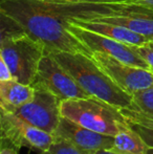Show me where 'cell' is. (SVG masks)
I'll return each mask as SVG.
<instances>
[{
	"mask_svg": "<svg viewBox=\"0 0 153 154\" xmlns=\"http://www.w3.org/2000/svg\"><path fill=\"white\" fill-rule=\"evenodd\" d=\"M0 13L18 23L27 35L44 45L45 51L81 53L89 49L68 31V24L49 12L39 0H1Z\"/></svg>",
	"mask_w": 153,
	"mask_h": 154,
	"instance_id": "obj_1",
	"label": "cell"
},
{
	"mask_svg": "<svg viewBox=\"0 0 153 154\" xmlns=\"http://www.w3.org/2000/svg\"><path fill=\"white\" fill-rule=\"evenodd\" d=\"M91 97L118 108L132 107V95L125 92L101 69L91 57L81 53H50Z\"/></svg>",
	"mask_w": 153,
	"mask_h": 154,
	"instance_id": "obj_2",
	"label": "cell"
},
{
	"mask_svg": "<svg viewBox=\"0 0 153 154\" xmlns=\"http://www.w3.org/2000/svg\"><path fill=\"white\" fill-rule=\"evenodd\" d=\"M61 114L88 129L111 136L127 124L120 108L94 97L62 101Z\"/></svg>",
	"mask_w": 153,
	"mask_h": 154,
	"instance_id": "obj_3",
	"label": "cell"
},
{
	"mask_svg": "<svg viewBox=\"0 0 153 154\" xmlns=\"http://www.w3.org/2000/svg\"><path fill=\"white\" fill-rule=\"evenodd\" d=\"M45 47L25 32L1 37L0 59L6 63L13 79L32 85L37 75Z\"/></svg>",
	"mask_w": 153,
	"mask_h": 154,
	"instance_id": "obj_4",
	"label": "cell"
},
{
	"mask_svg": "<svg viewBox=\"0 0 153 154\" xmlns=\"http://www.w3.org/2000/svg\"><path fill=\"white\" fill-rule=\"evenodd\" d=\"M0 140L3 146H12L19 150L25 147L38 154H46L55 136L0 107Z\"/></svg>",
	"mask_w": 153,
	"mask_h": 154,
	"instance_id": "obj_5",
	"label": "cell"
},
{
	"mask_svg": "<svg viewBox=\"0 0 153 154\" xmlns=\"http://www.w3.org/2000/svg\"><path fill=\"white\" fill-rule=\"evenodd\" d=\"M32 86L35 88L34 99L21 107L8 110L16 113L39 129L54 134L62 118V101L42 85L33 84Z\"/></svg>",
	"mask_w": 153,
	"mask_h": 154,
	"instance_id": "obj_6",
	"label": "cell"
},
{
	"mask_svg": "<svg viewBox=\"0 0 153 154\" xmlns=\"http://www.w3.org/2000/svg\"><path fill=\"white\" fill-rule=\"evenodd\" d=\"M33 84L42 85L61 101L91 97L48 51H45L39 64L37 75Z\"/></svg>",
	"mask_w": 153,
	"mask_h": 154,
	"instance_id": "obj_7",
	"label": "cell"
},
{
	"mask_svg": "<svg viewBox=\"0 0 153 154\" xmlns=\"http://www.w3.org/2000/svg\"><path fill=\"white\" fill-rule=\"evenodd\" d=\"M91 58L121 89L130 95L153 86V72L149 69L132 66L103 53H92Z\"/></svg>",
	"mask_w": 153,
	"mask_h": 154,
	"instance_id": "obj_8",
	"label": "cell"
},
{
	"mask_svg": "<svg viewBox=\"0 0 153 154\" xmlns=\"http://www.w3.org/2000/svg\"><path fill=\"white\" fill-rule=\"evenodd\" d=\"M68 31L89 49L91 55L92 53H103L132 66L149 69L147 62L137 53L136 46L125 44L115 39L88 31L72 23L68 24Z\"/></svg>",
	"mask_w": 153,
	"mask_h": 154,
	"instance_id": "obj_9",
	"label": "cell"
},
{
	"mask_svg": "<svg viewBox=\"0 0 153 154\" xmlns=\"http://www.w3.org/2000/svg\"><path fill=\"white\" fill-rule=\"evenodd\" d=\"M54 136L69 142L83 154H92L98 150H110L115 142L113 136L90 130L64 116L60 120Z\"/></svg>",
	"mask_w": 153,
	"mask_h": 154,
	"instance_id": "obj_10",
	"label": "cell"
},
{
	"mask_svg": "<svg viewBox=\"0 0 153 154\" xmlns=\"http://www.w3.org/2000/svg\"><path fill=\"white\" fill-rule=\"evenodd\" d=\"M96 21L122 25L153 40V10L146 6L129 3L127 10L121 16H106L94 19ZM91 21V20H89Z\"/></svg>",
	"mask_w": 153,
	"mask_h": 154,
	"instance_id": "obj_11",
	"label": "cell"
},
{
	"mask_svg": "<svg viewBox=\"0 0 153 154\" xmlns=\"http://www.w3.org/2000/svg\"><path fill=\"white\" fill-rule=\"evenodd\" d=\"M68 23L78 25V26L83 27V29H88V31L98 32L100 35L115 39V40L123 42L125 44L132 45V46H139V45L149 41L148 38L137 34V32L130 31L127 27L118 24H112V23L96 20H72Z\"/></svg>",
	"mask_w": 153,
	"mask_h": 154,
	"instance_id": "obj_12",
	"label": "cell"
},
{
	"mask_svg": "<svg viewBox=\"0 0 153 154\" xmlns=\"http://www.w3.org/2000/svg\"><path fill=\"white\" fill-rule=\"evenodd\" d=\"M35 97V88L12 79L0 82V106L6 109L18 108L31 102Z\"/></svg>",
	"mask_w": 153,
	"mask_h": 154,
	"instance_id": "obj_13",
	"label": "cell"
},
{
	"mask_svg": "<svg viewBox=\"0 0 153 154\" xmlns=\"http://www.w3.org/2000/svg\"><path fill=\"white\" fill-rule=\"evenodd\" d=\"M110 151L118 154H149L150 149L142 137L128 125H125L115 134Z\"/></svg>",
	"mask_w": 153,
	"mask_h": 154,
	"instance_id": "obj_14",
	"label": "cell"
},
{
	"mask_svg": "<svg viewBox=\"0 0 153 154\" xmlns=\"http://www.w3.org/2000/svg\"><path fill=\"white\" fill-rule=\"evenodd\" d=\"M127 125L142 137L150 150H153V116L134 108H120Z\"/></svg>",
	"mask_w": 153,
	"mask_h": 154,
	"instance_id": "obj_15",
	"label": "cell"
},
{
	"mask_svg": "<svg viewBox=\"0 0 153 154\" xmlns=\"http://www.w3.org/2000/svg\"><path fill=\"white\" fill-rule=\"evenodd\" d=\"M132 107L153 116V86L132 94Z\"/></svg>",
	"mask_w": 153,
	"mask_h": 154,
	"instance_id": "obj_16",
	"label": "cell"
},
{
	"mask_svg": "<svg viewBox=\"0 0 153 154\" xmlns=\"http://www.w3.org/2000/svg\"><path fill=\"white\" fill-rule=\"evenodd\" d=\"M46 154H83L69 142L60 137H55Z\"/></svg>",
	"mask_w": 153,
	"mask_h": 154,
	"instance_id": "obj_17",
	"label": "cell"
},
{
	"mask_svg": "<svg viewBox=\"0 0 153 154\" xmlns=\"http://www.w3.org/2000/svg\"><path fill=\"white\" fill-rule=\"evenodd\" d=\"M136 51L139 55L147 62L149 69L153 72V40H149L148 42L136 46Z\"/></svg>",
	"mask_w": 153,
	"mask_h": 154,
	"instance_id": "obj_18",
	"label": "cell"
},
{
	"mask_svg": "<svg viewBox=\"0 0 153 154\" xmlns=\"http://www.w3.org/2000/svg\"><path fill=\"white\" fill-rule=\"evenodd\" d=\"M47 2H60V3H129L133 0H41Z\"/></svg>",
	"mask_w": 153,
	"mask_h": 154,
	"instance_id": "obj_19",
	"label": "cell"
},
{
	"mask_svg": "<svg viewBox=\"0 0 153 154\" xmlns=\"http://www.w3.org/2000/svg\"><path fill=\"white\" fill-rule=\"evenodd\" d=\"M13 79L12 72L10 68L6 65V63L2 59H0V82L2 81H10Z\"/></svg>",
	"mask_w": 153,
	"mask_h": 154,
	"instance_id": "obj_20",
	"label": "cell"
},
{
	"mask_svg": "<svg viewBox=\"0 0 153 154\" xmlns=\"http://www.w3.org/2000/svg\"><path fill=\"white\" fill-rule=\"evenodd\" d=\"M0 154H19V149L12 146H0Z\"/></svg>",
	"mask_w": 153,
	"mask_h": 154,
	"instance_id": "obj_21",
	"label": "cell"
},
{
	"mask_svg": "<svg viewBox=\"0 0 153 154\" xmlns=\"http://www.w3.org/2000/svg\"><path fill=\"white\" fill-rule=\"evenodd\" d=\"M130 3L137 4V5L146 6V8H149L153 10V0H133Z\"/></svg>",
	"mask_w": 153,
	"mask_h": 154,
	"instance_id": "obj_22",
	"label": "cell"
},
{
	"mask_svg": "<svg viewBox=\"0 0 153 154\" xmlns=\"http://www.w3.org/2000/svg\"><path fill=\"white\" fill-rule=\"evenodd\" d=\"M92 154H118V153H115L110 150H98Z\"/></svg>",
	"mask_w": 153,
	"mask_h": 154,
	"instance_id": "obj_23",
	"label": "cell"
},
{
	"mask_svg": "<svg viewBox=\"0 0 153 154\" xmlns=\"http://www.w3.org/2000/svg\"><path fill=\"white\" fill-rule=\"evenodd\" d=\"M149 154H153V150H150V152H149Z\"/></svg>",
	"mask_w": 153,
	"mask_h": 154,
	"instance_id": "obj_24",
	"label": "cell"
}]
</instances>
